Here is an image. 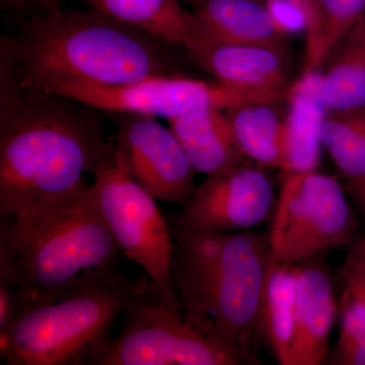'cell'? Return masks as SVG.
Here are the masks:
<instances>
[{"label":"cell","mask_w":365,"mask_h":365,"mask_svg":"<svg viewBox=\"0 0 365 365\" xmlns=\"http://www.w3.org/2000/svg\"><path fill=\"white\" fill-rule=\"evenodd\" d=\"M165 43L91 9L36 14L0 44V81L51 93L170 74Z\"/></svg>","instance_id":"obj_1"},{"label":"cell","mask_w":365,"mask_h":365,"mask_svg":"<svg viewBox=\"0 0 365 365\" xmlns=\"http://www.w3.org/2000/svg\"><path fill=\"white\" fill-rule=\"evenodd\" d=\"M0 81V222L71 193L111 158L93 108Z\"/></svg>","instance_id":"obj_2"},{"label":"cell","mask_w":365,"mask_h":365,"mask_svg":"<svg viewBox=\"0 0 365 365\" xmlns=\"http://www.w3.org/2000/svg\"><path fill=\"white\" fill-rule=\"evenodd\" d=\"M121 252L86 182L0 222V278L16 287L18 316L117 272Z\"/></svg>","instance_id":"obj_3"},{"label":"cell","mask_w":365,"mask_h":365,"mask_svg":"<svg viewBox=\"0 0 365 365\" xmlns=\"http://www.w3.org/2000/svg\"><path fill=\"white\" fill-rule=\"evenodd\" d=\"M167 218L174 240L170 276L185 313L250 364H260L255 340L272 259L269 234L191 227L177 213Z\"/></svg>","instance_id":"obj_4"},{"label":"cell","mask_w":365,"mask_h":365,"mask_svg":"<svg viewBox=\"0 0 365 365\" xmlns=\"http://www.w3.org/2000/svg\"><path fill=\"white\" fill-rule=\"evenodd\" d=\"M129 281L117 272L33 307L0 330L6 365H91L111 340Z\"/></svg>","instance_id":"obj_5"},{"label":"cell","mask_w":365,"mask_h":365,"mask_svg":"<svg viewBox=\"0 0 365 365\" xmlns=\"http://www.w3.org/2000/svg\"><path fill=\"white\" fill-rule=\"evenodd\" d=\"M125 323L91 365H242L248 359L168 306L144 273L129 281Z\"/></svg>","instance_id":"obj_6"},{"label":"cell","mask_w":365,"mask_h":365,"mask_svg":"<svg viewBox=\"0 0 365 365\" xmlns=\"http://www.w3.org/2000/svg\"><path fill=\"white\" fill-rule=\"evenodd\" d=\"M91 174L98 209L118 246L150 276L170 309L184 311L170 276L174 240L157 199L132 178L116 153Z\"/></svg>","instance_id":"obj_7"},{"label":"cell","mask_w":365,"mask_h":365,"mask_svg":"<svg viewBox=\"0 0 365 365\" xmlns=\"http://www.w3.org/2000/svg\"><path fill=\"white\" fill-rule=\"evenodd\" d=\"M284 174L269 232L272 260L299 263L351 247L357 222L339 182L317 170Z\"/></svg>","instance_id":"obj_8"},{"label":"cell","mask_w":365,"mask_h":365,"mask_svg":"<svg viewBox=\"0 0 365 365\" xmlns=\"http://www.w3.org/2000/svg\"><path fill=\"white\" fill-rule=\"evenodd\" d=\"M49 95L71 98L103 111L167 120L204 108L225 112L248 103H267L216 81L207 83L174 74L150 76L122 86H66Z\"/></svg>","instance_id":"obj_9"},{"label":"cell","mask_w":365,"mask_h":365,"mask_svg":"<svg viewBox=\"0 0 365 365\" xmlns=\"http://www.w3.org/2000/svg\"><path fill=\"white\" fill-rule=\"evenodd\" d=\"M115 153L139 185L181 209L196 189V170L169 127L157 118L128 115L120 122Z\"/></svg>","instance_id":"obj_10"},{"label":"cell","mask_w":365,"mask_h":365,"mask_svg":"<svg viewBox=\"0 0 365 365\" xmlns=\"http://www.w3.org/2000/svg\"><path fill=\"white\" fill-rule=\"evenodd\" d=\"M266 170L250 163L207 176L178 217L188 227L215 232L259 227L270 216L275 200L274 182Z\"/></svg>","instance_id":"obj_11"},{"label":"cell","mask_w":365,"mask_h":365,"mask_svg":"<svg viewBox=\"0 0 365 365\" xmlns=\"http://www.w3.org/2000/svg\"><path fill=\"white\" fill-rule=\"evenodd\" d=\"M216 83L273 104L292 83L284 48L258 45H209L189 52Z\"/></svg>","instance_id":"obj_12"},{"label":"cell","mask_w":365,"mask_h":365,"mask_svg":"<svg viewBox=\"0 0 365 365\" xmlns=\"http://www.w3.org/2000/svg\"><path fill=\"white\" fill-rule=\"evenodd\" d=\"M327 253L299 262L289 365H319L328 355L331 331L339 306L327 266Z\"/></svg>","instance_id":"obj_13"},{"label":"cell","mask_w":365,"mask_h":365,"mask_svg":"<svg viewBox=\"0 0 365 365\" xmlns=\"http://www.w3.org/2000/svg\"><path fill=\"white\" fill-rule=\"evenodd\" d=\"M193 14L198 43L192 50L209 45L284 48L287 35L259 0H196Z\"/></svg>","instance_id":"obj_14"},{"label":"cell","mask_w":365,"mask_h":365,"mask_svg":"<svg viewBox=\"0 0 365 365\" xmlns=\"http://www.w3.org/2000/svg\"><path fill=\"white\" fill-rule=\"evenodd\" d=\"M168 122L197 173L212 176L251 163L240 150L222 110L204 108L170 118Z\"/></svg>","instance_id":"obj_15"},{"label":"cell","mask_w":365,"mask_h":365,"mask_svg":"<svg viewBox=\"0 0 365 365\" xmlns=\"http://www.w3.org/2000/svg\"><path fill=\"white\" fill-rule=\"evenodd\" d=\"M321 73L302 74L287 91L288 110L287 170L284 173L317 170L321 157V129L326 108L321 98Z\"/></svg>","instance_id":"obj_16"},{"label":"cell","mask_w":365,"mask_h":365,"mask_svg":"<svg viewBox=\"0 0 365 365\" xmlns=\"http://www.w3.org/2000/svg\"><path fill=\"white\" fill-rule=\"evenodd\" d=\"M91 9L187 51L198 43L195 16L181 0H88Z\"/></svg>","instance_id":"obj_17"},{"label":"cell","mask_w":365,"mask_h":365,"mask_svg":"<svg viewBox=\"0 0 365 365\" xmlns=\"http://www.w3.org/2000/svg\"><path fill=\"white\" fill-rule=\"evenodd\" d=\"M268 103H248L225 111L245 157L265 169L287 170V131Z\"/></svg>","instance_id":"obj_18"},{"label":"cell","mask_w":365,"mask_h":365,"mask_svg":"<svg viewBox=\"0 0 365 365\" xmlns=\"http://www.w3.org/2000/svg\"><path fill=\"white\" fill-rule=\"evenodd\" d=\"M297 272L299 263L271 259L262 297L260 334L282 365H289L294 341Z\"/></svg>","instance_id":"obj_19"},{"label":"cell","mask_w":365,"mask_h":365,"mask_svg":"<svg viewBox=\"0 0 365 365\" xmlns=\"http://www.w3.org/2000/svg\"><path fill=\"white\" fill-rule=\"evenodd\" d=\"M331 57L319 86L327 111L365 107V16Z\"/></svg>","instance_id":"obj_20"},{"label":"cell","mask_w":365,"mask_h":365,"mask_svg":"<svg viewBox=\"0 0 365 365\" xmlns=\"http://www.w3.org/2000/svg\"><path fill=\"white\" fill-rule=\"evenodd\" d=\"M365 16V0H312L302 74L321 73L340 43Z\"/></svg>","instance_id":"obj_21"},{"label":"cell","mask_w":365,"mask_h":365,"mask_svg":"<svg viewBox=\"0 0 365 365\" xmlns=\"http://www.w3.org/2000/svg\"><path fill=\"white\" fill-rule=\"evenodd\" d=\"M321 143L352 192L361 188L365 184V107L327 111Z\"/></svg>","instance_id":"obj_22"},{"label":"cell","mask_w":365,"mask_h":365,"mask_svg":"<svg viewBox=\"0 0 365 365\" xmlns=\"http://www.w3.org/2000/svg\"><path fill=\"white\" fill-rule=\"evenodd\" d=\"M341 331L337 347L365 338V299L344 287L339 302Z\"/></svg>","instance_id":"obj_23"},{"label":"cell","mask_w":365,"mask_h":365,"mask_svg":"<svg viewBox=\"0 0 365 365\" xmlns=\"http://www.w3.org/2000/svg\"><path fill=\"white\" fill-rule=\"evenodd\" d=\"M312 0H267L271 16L281 31L289 33L306 29Z\"/></svg>","instance_id":"obj_24"},{"label":"cell","mask_w":365,"mask_h":365,"mask_svg":"<svg viewBox=\"0 0 365 365\" xmlns=\"http://www.w3.org/2000/svg\"><path fill=\"white\" fill-rule=\"evenodd\" d=\"M341 275H351L365 279V237L359 241L356 240L350 247L347 259L341 269Z\"/></svg>","instance_id":"obj_25"},{"label":"cell","mask_w":365,"mask_h":365,"mask_svg":"<svg viewBox=\"0 0 365 365\" xmlns=\"http://www.w3.org/2000/svg\"><path fill=\"white\" fill-rule=\"evenodd\" d=\"M340 365H365V340L337 347L335 362Z\"/></svg>","instance_id":"obj_26"},{"label":"cell","mask_w":365,"mask_h":365,"mask_svg":"<svg viewBox=\"0 0 365 365\" xmlns=\"http://www.w3.org/2000/svg\"><path fill=\"white\" fill-rule=\"evenodd\" d=\"M1 6L13 11L41 9L43 14L60 9L57 0H1Z\"/></svg>","instance_id":"obj_27"},{"label":"cell","mask_w":365,"mask_h":365,"mask_svg":"<svg viewBox=\"0 0 365 365\" xmlns=\"http://www.w3.org/2000/svg\"><path fill=\"white\" fill-rule=\"evenodd\" d=\"M341 276H342L344 287H347L348 289L352 290L353 292L365 299V279L351 275Z\"/></svg>","instance_id":"obj_28"},{"label":"cell","mask_w":365,"mask_h":365,"mask_svg":"<svg viewBox=\"0 0 365 365\" xmlns=\"http://www.w3.org/2000/svg\"><path fill=\"white\" fill-rule=\"evenodd\" d=\"M357 202L359 204L360 210L364 213L365 217V184L357 191L353 192Z\"/></svg>","instance_id":"obj_29"}]
</instances>
